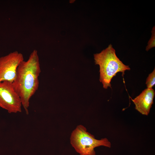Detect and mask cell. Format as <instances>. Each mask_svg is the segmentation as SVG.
<instances>
[{"mask_svg": "<svg viewBox=\"0 0 155 155\" xmlns=\"http://www.w3.org/2000/svg\"><path fill=\"white\" fill-rule=\"evenodd\" d=\"M94 59L95 64L99 66V80L104 89L111 88V80L117 73L121 72L124 74L126 70L130 69L117 57L111 44L100 53L94 54Z\"/></svg>", "mask_w": 155, "mask_h": 155, "instance_id": "2", "label": "cell"}, {"mask_svg": "<svg viewBox=\"0 0 155 155\" xmlns=\"http://www.w3.org/2000/svg\"><path fill=\"white\" fill-rule=\"evenodd\" d=\"M152 35L151 37L149 40L148 45L146 48V50L148 51L151 49L155 46V26L153 28L152 31Z\"/></svg>", "mask_w": 155, "mask_h": 155, "instance_id": "8", "label": "cell"}, {"mask_svg": "<svg viewBox=\"0 0 155 155\" xmlns=\"http://www.w3.org/2000/svg\"><path fill=\"white\" fill-rule=\"evenodd\" d=\"M41 72L37 51L34 50L27 61H22L18 67L16 78L12 83L15 91L20 96L26 114L31 98L39 87L38 77Z\"/></svg>", "mask_w": 155, "mask_h": 155, "instance_id": "1", "label": "cell"}, {"mask_svg": "<svg viewBox=\"0 0 155 155\" xmlns=\"http://www.w3.org/2000/svg\"><path fill=\"white\" fill-rule=\"evenodd\" d=\"M155 94L152 88H146L132 100L135 105L136 110L143 115H148L153 103Z\"/></svg>", "mask_w": 155, "mask_h": 155, "instance_id": "6", "label": "cell"}, {"mask_svg": "<svg viewBox=\"0 0 155 155\" xmlns=\"http://www.w3.org/2000/svg\"><path fill=\"white\" fill-rule=\"evenodd\" d=\"M147 77L146 84L148 88H152L155 84V69Z\"/></svg>", "mask_w": 155, "mask_h": 155, "instance_id": "7", "label": "cell"}, {"mask_svg": "<svg viewBox=\"0 0 155 155\" xmlns=\"http://www.w3.org/2000/svg\"><path fill=\"white\" fill-rule=\"evenodd\" d=\"M23 55L17 51L0 58V82L12 83L15 80L19 65L24 61Z\"/></svg>", "mask_w": 155, "mask_h": 155, "instance_id": "5", "label": "cell"}, {"mask_svg": "<svg viewBox=\"0 0 155 155\" xmlns=\"http://www.w3.org/2000/svg\"><path fill=\"white\" fill-rule=\"evenodd\" d=\"M22 106L20 98L14 90L12 83L0 82V107L11 113L21 112Z\"/></svg>", "mask_w": 155, "mask_h": 155, "instance_id": "4", "label": "cell"}, {"mask_svg": "<svg viewBox=\"0 0 155 155\" xmlns=\"http://www.w3.org/2000/svg\"><path fill=\"white\" fill-rule=\"evenodd\" d=\"M72 146L80 155H96L94 148L100 146L110 148L111 143L106 138L98 140L87 131L82 125L77 126L72 131L70 137Z\"/></svg>", "mask_w": 155, "mask_h": 155, "instance_id": "3", "label": "cell"}]
</instances>
